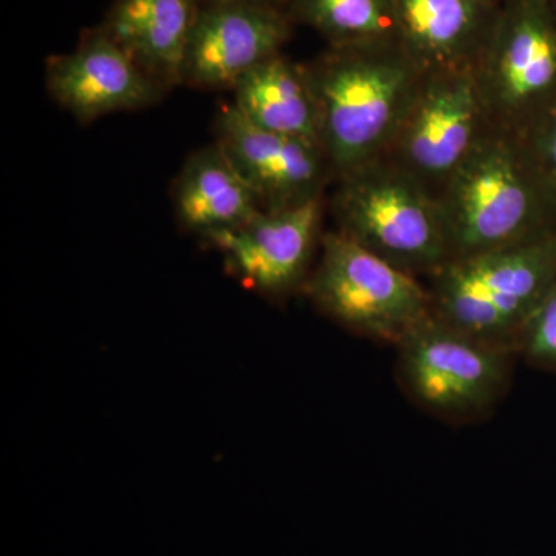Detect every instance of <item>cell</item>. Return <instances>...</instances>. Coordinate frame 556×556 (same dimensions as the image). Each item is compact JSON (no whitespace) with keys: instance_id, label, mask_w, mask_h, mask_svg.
Listing matches in <instances>:
<instances>
[{"instance_id":"obj_1","label":"cell","mask_w":556,"mask_h":556,"mask_svg":"<svg viewBox=\"0 0 556 556\" xmlns=\"http://www.w3.org/2000/svg\"><path fill=\"white\" fill-rule=\"evenodd\" d=\"M303 68L334 179L386 155L424 76L399 42L332 46Z\"/></svg>"},{"instance_id":"obj_2","label":"cell","mask_w":556,"mask_h":556,"mask_svg":"<svg viewBox=\"0 0 556 556\" xmlns=\"http://www.w3.org/2000/svg\"><path fill=\"white\" fill-rule=\"evenodd\" d=\"M438 204L448 260L556 233V208L526 139L490 124L439 193Z\"/></svg>"},{"instance_id":"obj_3","label":"cell","mask_w":556,"mask_h":556,"mask_svg":"<svg viewBox=\"0 0 556 556\" xmlns=\"http://www.w3.org/2000/svg\"><path fill=\"white\" fill-rule=\"evenodd\" d=\"M430 281L433 316L468 336L515 351L519 331L556 281V233L448 260Z\"/></svg>"},{"instance_id":"obj_4","label":"cell","mask_w":556,"mask_h":556,"mask_svg":"<svg viewBox=\"0 0 556 556\" xmlns=\"http://www.w3.org/2000/svg\"><path fill=\"white\" fill-rule=\"evenodd\" d=\"M338 230L404 273L431 277L448 262L438 200L387 159L336 178Z\"/></svg>"},{"instance_id":"obj_5","label":"cell","mask_w":556,"mask_h":556,"mask_svg":"<svg viewBox=\"0 0 556 556\" xmlns=\"http://www.w3.org/2000/svg\"><path fill=\"white\" fill-rule=\"evenodd\" d=\"M475 75L490 126L525 138L554 115V0H503Z\"/></svg>"},{"instance_id":"obj_6","label":"cell","mask_w":556,"mask_h":556,"mask_svg":"<svg viewBox=\"0 0 556 556\" xmlns=\"http://www.w3.org/2000/svg\"><path fill=\"white\" fill-rule=\"evenodd\" d=\"M396 346L404 390L419 407L442 419L485 415L510 383L514 350L468 336L433 314L409 329Z\"/></svg>"},{"instance_id":"obj_7","label":"cell","mask_w":556,"mask_h":556,"mask_svg":"<svg viewBox=\"0 0 556 556\" xmlns=\"http://www.w3.org/2000/svg\"><path fill=\"white\" fill-rule=\"evenodd\" d=\"M305 285L317 308L332 320L380 342L397 345L431 314L430 292L419 278L339 230L321 237L320 257Z\"/></svg>"},{"instance_id":"obj_8","label":"cell","mask_w":556,"mask_h":556,"mask_svg":"<svg viewBox=\"0 0 556 556\" xmlns=\"http://www.w3.org/2000/svg\"><path fill=\"white\" fill-rule=\"evenodd\" d=\"M486 127L475 70L424 73L382 159L396 164L438 200Z\"/></svg>"},{"instance_id":"obj_9","label":"cell","mask_w":556,"mask_h":556,"mask_svg":"<svg viewBox=\"0 0 556 556\" xmlns=\"http://www.w3.org/2000/svg\"><path fill=\"white\" fill-rule=\"evenodd\" d=\"M321 215L324 199L262 211L207 241L249 288L269 298H283L308 280L314 252L320 247Z\"/></svg>"},{"instance_id":"obj_10","label":"cell","mask_w":556,"mask_h":556,"mask_svg":"<svg viewBox=\"0 0 556 556\" xmlns=\"http://www.w3.org/2000/svg\"><path fill=\"white\" fill-rule=\"evenodd\" d=\"M215 141L257 195L263 211L324 199L334 172L317 142L263 130L228 104L219 112Z\"/></svg>"},{"instance_id":"obj_11","label":"cell","mask_w":556,"mask_h":556,"mask_svg":"<svg viewBox=\"0 0 556 556\" xmlns=\"http://www.w3.org/2000/svg\"><path fill=\"white\" fill-rule=\"evenodd\" d=\"M288 21L273 5L207 3L197 13L181 86L232 90L252 68L280 54Z\"/></svg>"},{"instance_id":"obj_12","label":"cell","mask_w":556,"mask_h":556,"mask_svg":"<svg viewBox=\"0 0 556 556\" xmlns=\"http://www.w3.org/2000/svg\"><path fill=\"white\" fill-rule=\"evenodd\" d=\"M47 90L79 123L159 104L167 91L104 31L47 65Z\"/></svg>"},{"instance_id":"obj_13","label":"cell","mask_w":556,"mask_h":556,"mask_svg":"<svg viewBox=\"0 0 556 556\" xmlns=\"http://www.w3.org/2000/svg\"><path fill=\"white\" fill-rule=\"evenodd\" d=\"M399 46L422 73L477 68L500 7L481 0H393Z\"/></svg>"},{"instance_id":"obj_14","label":"cell","mask_w":556,"mask_h":556,"mask_svg":"<svg viewBox=\"0 0 556 556\" xmlns=\"http://www.w3.org/2000/svg\"><path fill=\"white\" fill-rule=\"evenodd\" d=\"M195 0H116L104 33L161 89L181 86Z\"/></svg>"},{"instance_id":"obj_15","label":"cell","mask_w":556,"mask_h":556,"mask_svg":"<svg viewBox=\"0 0 556 556\" xmlns=\"http://www.w3.org/2000/svg\"><path fill=\"white\" fill-rule=\"evenodd\" d=\"M174 206L181 228L204 240L263 211L254 190L217 141L186 160L174 182Z\"/></svg>"},{"instance_id":"obj_16","label":"cell","mask_w":556,"mask_h":556,"mask_svg":"<svg viewBox=\"0 0 556 556\" xmlns=\"http://www.w3.org/2000/svg\"><path fill=\"white\" fill-rule=\"evenodd\" d=\"M232 91V104L249 123L320 146L316 104L302 65L276 54L247 73Z\"/></svg>"},{"instance_id":"obj_17","label":"cell","mask_w":556,"mask_h":556,"mask_svg":"<svg viewBox=\"0 0 556 556\" xmlns=\"http://www.w3.org/2000/svg\"><path fill=\"white\" fill-rule=\"evenodd\" d=\"M299 16L331 46L397 42L393 0H294Z\"/></svg>"},{"instance_id":"obj_18","label":"cell","mask_w":556,"mask_h":556,"mask_svg":"<svg viewBox=\"0 0 556 556\" xmlns=\"http://www.w3.org/2000/svg\"><path fill=\"white\" fill-rule=\"evenodd\" d=\"M515 353L532 367L556 372V281L519 331Z\"/></svg>"},{"instance_id":"obj_19","label":"cell","mask_w":556,"mask_h":556,"mask_svg":"<svg viewBox=\"0 0 556 556\" xmlns=\"http://www.w3.org/2000/svg\"><path fill=\"white\" fill-rule=\"evenodd\" d=\"M527 149L556 208V112L527 134Z\"/></svg>"},{"instance_id":"obj_20","label":"cell","mask_w":556,"mask_h":556,"mask_svg":"<svg viewBox=\"0 0 556 556\" xmlns=\"http://www.w3.org/2000/svg\"><path fill=\"white\" fill-rule=\"evenodd\" d=\"M204 5L207 3H258V5H273L276 7L278 0H201Z\"/></svg>"},{"instance_id":"obj_21","label":"cell","mask_w":556,"mask_h":556,"mask_svg":"<svg viewBox=\"0 0 556 556\" xmlns=\"http://www.w3.org/2000/svg\"><path fill=\"white\" fill-rule=\"evenodd\" d=\"M481 2H486V3H492V5H497V2H500V0H481Z\"/></svg>"},{"instance_id":"obj_22","label":"cell","mask_w":556,"mask_h":556,"mask_svg":"<svg viewBox=\"0 0 556 556\" xmlns=\"http://www.w3.org/2000/svg\"><path fill=\"white\" fill-rule=\"evenodd\" d=\"M554 2H555V5H556V0H554Z\"/></svg>"}]
</instances>
